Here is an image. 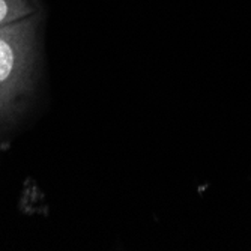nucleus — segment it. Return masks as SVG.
Here are the masks:
<instances>
[{
  "instance_id": "obj_1",
  "label": "nucleus",
  "mask_w": 251,
  "mask_h": 251,
  "mask_svg": "<svg viewBox=\"0 0 251 251\" xmlns=\"http://www.w3.org/2000/svg\"><path fill=\"white\" fill-rule=\"evenodd\" d=\"M39 14L0 27V90L18 101L33 87Z\"/></svg>"
},
{
  "instance_id": "obj_2",
  "label": "nucleus",
  "mask_w": 251,
  "mask_h": 251,
  "mask_svg": "<svg viewBox=\"0 0 251 251\" xmlns=\"http://www.w3.org/2000/svg\"><path fill=\"white\" fill-rule=\"evenodd\" d=\"M38 12L33 0H0V27Z\"/></svg>"
},
{
  "instance_id": "obj_3",
  "label": "nucleus",
  "mask_w": 251,
  "mask_h": 251,
  "mask_svg": "<svg viewBox=\"0 0 251 251\" xmlns=\"http://www.w3.org/2000/svg\"><path fill=\"white\" fill-rule=\"evenodd\" d=\"M17 104L18 101H12L0 90V122H6L12 119V116L15 115V111L18 108Z\"/></svg>"
}]
</instances>
